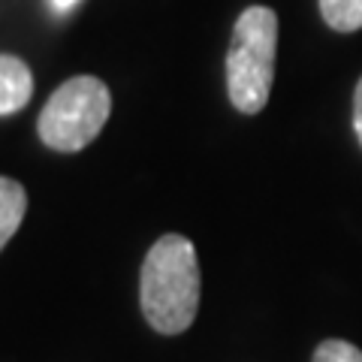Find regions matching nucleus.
I'll return each instance as SVG.
<instances>
[{"label": "nucleus", "mask_w": 362, "mask_h": 362, "mask_svg": "<svg viewBox=\"0 0 362 362\" xmlns=\"http://www.w3.org/2000/svg\"><path fill=\"white\" fill-rule=\"evenodd\" d=\"M199 259L197 247L185 235H160L142 263L139 302L151 329L178 335L190 329L199 311Z\"/></svg>", "instance_id": "f257e3e1"}, {"label": "nucleus", "mask_w": 362, "mask_h": 362, "mask_svg": "<svg viewBox=\"0 0 362 362\" xmlns=\"http://www.w3.org/2000/svg\"><path fill=\"white\" fill-rule=\"evenodd\" d=\"M278 54V16L269 6H247L233 28L226 52V90L233 106L257 115L269 103Z\"/></svg>", "instance_id": "f03ea898"}, {"label": "nucleus", "mask_w": 362, "mask_h": 362, "mask_svg": "<svg viewBox=\"0 0 362 362\" xmlns=\"http://www.w3.org/2000/svg\"><path fill=\"white\" fill-rule=\"evenodd\" d=\"M112 115V94L97 76H73L40 112V139L52 151H82Z\"/></svg>", "instance_id": "7ed1b4c3"}, {"label": "nucleus", "mask_w": 362, "mask_h": 362, "mask_svg": "<svg viewBox=\"0 0 362 362\" xmlns=\"http://www.w3.org/2000/svg\"><path fill=\"white\" fill-rule=\"evenodd\" d=\"M33 94L30 66L16 54H0V115H13L28 106Z\"/></svg>", "instance_id": "20e7f679"}, {"label": "nucleus", "mask_w": 362, "mask_h": 362, "mask_svg": "<svg viewBox=\"0 0 362 362\" xmlns=\"http://www.w3.org/2000/svg\"><path fill=\"white\" fill-rule=\"evenodd\" d=\"M25 211H28L25 187H21L18 181H13V178L0 175V251H4L6 242L18 233Z\"/></svg>", "instance_id": "39448f33"}, {"label": "nucleus", "mask_w": 362, "mask_h": 362, "mask_svg": "<svg viewBox=\"0 0 362 362\" xmlns=\"http://www.w3.org/2000/svg\"><path fill=\"white\" fill-rule=\"evenodd\" d=\"M320 16L332 30H359L362 28V0H320Z\"/></svg>", "instance_id": "423d86ee"}, {"label": "nucleus", "mask_w": 362, "mask_h": 362, "mask_svg": "<svg viewBox=\"0 0 362 362\" xmlns=\"http://www.w3.org/2000/svg\"><path fill=\"white\" fill-rule=\"evenodd\" d=\"M311 362H362V350L341 338H326L323 344H317Z\"/></svg>", "instance_id": "0eeeda50"}, {"label": "nucleus", "mask_w": 362, "mask_h": 362, "mask_svg": "<svg viewBox=\"0 0 362 362\" xmlns=\"http://www.w3.org/2000/svg\"><path fill=\"white\" fill-rule=\"evenodd\" d=\"M354 130H356L359 145H362V78L356 85V94H354Z\"/></svg>", "instance_id": "6e6552de"}, {"label": "nucleus", "mask_w": 362, "mask_h": 362, "mask_svg": "<svg viewBox=\"0 0 362 362\" xmlns=\"http://www.w3.org/2000/svg\"><path fill=\"white\" fill-rule=\"evenodd\" d=\"M78 4V0H52V6H54V13H70V9Z\"/></svg>", "instance_id": "1a4fd4ad"}]
</instances>
